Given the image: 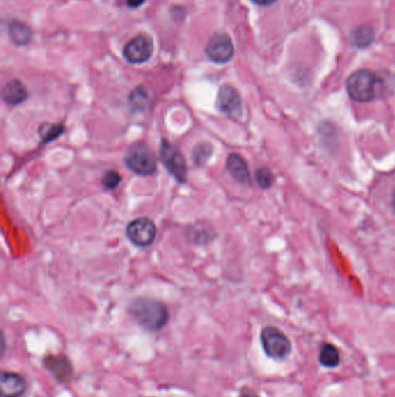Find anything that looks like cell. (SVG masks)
Returning a JSON list of instances; mask_svg holds the SVG:
<instances>
[{
	"label": "cell",
	"instance_id": "obj_1",
	"mask_svg": "<svg viewBox=\"0 0 395 397\" xmlns=\"http://www.w3.org/2000/svg\"><path fill=\"white\" fill-rule=\"evenodd\" d=\"M127 311L136 324L148 332L162 331L169 322L167 305L155 298H134Z\"/></svg>",
	"mask_w": 395,
	"mask_h": 397
},
{
	"label": "cell",
	"instance_id": "obj_2",
	"mask_svg": "<svg viewBox=\"0 0 395 397\" xmlns=\"http://www.w3.org/2000/svg\"><path fill=\"white\" fill-rule=\"evenodd\" d=\"M382 80L369 69H359L347 78V92L356 103H371L378 98Z\"/></svg>",
	"mask_w": 395,
	"mask_h": 397
},
{
	"label": "cell",
	"instance_id": "obj_3",
	"mask_svg": "<svg viewBox=\"0 0 395 397\" xmlns=\"http://www.w3.org/2000/svg\"><path fill=\"white\" fill-rule=\"evenodd\" d=\"M260 341L264 354L277 363L287 360L292 353V344L289 337L273 325H267L261 330Z\"/></svg>",
	"mask_w": 395,
	"mask_h": 397
},
{
	"label": "cell",
	"instance_id": "obj_4",
	"mask_svg": "<svg viewBox=\"0 0 395 397\" xmlns=\"http://www.w3.org/2000/svg\"><path fill=\"white\" fill-rule=\"evenodd\" d=\"M157 156L144 142L135 143L125 156V165L139 176H151L157 171Z\"/></svg>",
	"mask_w": 395,
	"mask_h": 397
},
{
	"label": "cell",
	"instance_id": "obj_5",
	"mask_svg": "<svg viewBox=\"0 0 395 397\" xmlns=\"http://www.w3.org/2000/svg\"><path fill=\"white\" fill-rule=\"evenodd\" d=\"M216 106L219 112L233 121H240L244 115V103L240 93L238 92L235 87H231L228 84L219 87Z\"/></svg>",
	"mask_w": 395,
	"mask_h": 397
},
{
	"label": "cell",
	"instance_id": "obj_6",
	"mask_svg": "<svg viewBox=\"0 0 395 397\" xmlns=\"http://www.w3.org/2000/svg\"><path fill=\"white\" fill-rule=\"evenodd\" d=\"M159 155L166 170L176 182L180 184L187 182V164L183 156L178 149H175V146L166 139H162Z\"/></svg>",
	"mask_w": 395,
	"mask_h": 397
},
{
	"label": "cell",
	"instance_id": "obj_7",
	"mask_svg": "<svg viewBox=\"0 0 395 397\" xmlns=\"http://www.w3.org/2000/svg\"><path fill=\"white\" fill-rule=\"evenodd\" d=\"M125 234L132 244L138 248H148L157 237V225L148 218H137L129 223Z\"/></svg>",
	"mask_w": 395,
	"mask_h": 397
},
{
	"label": "cell",
	"instance_id": "obj_8",
	"mask_svg": "<svg viewBox=\"0 0 395 397\" xmlns=\"http://www.w3.org/2000/svg\"><path fill=\"white\" fill-rule=\"evenodd\" d=\"M42 364L58 384H69L75 374L72 361L65 353H49L44 355Z\"/></svg>",
	"mask_w": 395,
	"mask_h": 397
},
{
	"label": "cell",
	"instance_id": "obj_9",
	"mask_svg": "<svg viewBox=\"0 0 395 397\" xmlns=\"http://www.w3.org/2000/svg\"><path fill=\"white\" fill-rule=\"evenodd\" d=\"M155 51V44L151 37L139 34L132 37L123 49V56L129 63L143 64L151 58Z\"/></svg>",
	"mask_w": 395,
	"mask_h": 397
},
{
	"label": "cell",
	"instance_id": "obj_10",
	"mask_svg": "<svg viewBox=\"0 0 395 397\" xmlns=\"http://www.w3.org/2000/svg\"><path fill=\"white\" fill-rule=\"evenodd\" d=\"M205 53L214 63L224 64L230 62L234 55L233 42L230 35L225 32L214 34L207 44Z\"/></svg>",
	"mask_w": 395,
	"mask_h": 397
},
{
	"label": "cell",
	"instance_id": "obj_11",
	"mask_svg": "<svg viewBox=\"0 0 395 397\" xmlns=\"http://www.w3.org/2000/svg\"><path fill=\"white\" fill-rule=\"evenodd\" d=\"M27 381L25 377L10 371H1L0 393L1 397H21L26 394Z\"/></svg>",
	"mask_w": 395,
	"mask_h": 397
},
{
	"label": "cell",
	"instance_id": "obj_12",
	"mask_svg": "<svg viewBox=\"0 0 395 397\" xmlns=\"http://www.w3.org/2000/svg\"><path fill=\"white\" fill-rule=\"evenodd\" d=\"M226 168H228L230 176L239 182L241 185L252 186V179H250V168L247 162L242 156L239 153H231L226 160Z\"/></svg>",
	"mask_w": 395,
	"mask_h": 397
},
{
	"label": "cell",
	"instance_id": "obj_13",
	"mask_svg": "<svg viewBox=\"0 0 395 397\" xmlns=\"http://www.w3.org/2000/svg\"><path fill=\"white\" fill-rule=\"evenodd\" d=\"M28 98V89L20 80H13L4 87L3 99L10 106H18L26 101Z\"/></svg>",
	"mask_w": 395,
	"mask_h": 397
},
{
	"label": "cell",
	"instance_id": "obj_14",
	"mask_svg": "<svg viewBox=\"0 0 395 397\" xmlns=\"http://www.w3.org/2000/svg\"><path fill=\"white\" fill-rule=\"evenodd\" d=\"M8 35L12 44L23 46L30 44L33 37L30 27L22 21L13 20L8 25Z\"/></svg>",
	"mask_w": 395,
	"mask_h": 397
},
{
	"label": "cell",
	"instance_id": "obj_15",
	"mask_svg": "<svg viewBox=\"0 0 395 397\" xmlns=\"http://www.w3.org/2000/svg\"><path fill=\"white\" fill-rule=\"evenodd\" d=\"M319 363L323 367L333 370L341 363V354L339 348L332 343H323L320 348Z\"/></svg>",
	"mask_w": 395,
	"mask_h": 397
},
{
	"label": "cell",
	"instance_id": "obj_16",
	"mask_svg": "<svg viewBox=\"0 0 395 397\" xmlns=\"http://www.w3.org/2000/svg\"><path fill=\"white\" fill-rule=\"evenodd\" d=\"M350 41L356 48H368L375 41V30L369 26L357 27L351 34Z\"/></svg>",
	"mask_w": 395,
	"mask_h": 397
},
{
	"label": "cell",
	"instance_id": "obj_17",
	"mask_svg": "<svg viewBox=\"0 0 395 397\" xmlns=\"http://www.w3.org/2000/svg\"><path fill=\"white\" fill-rule=\"evenodd\" d=\"M148 103H150L148 91L142 85L132 89V92L129 94V105L134 111L139 112V111L145 110L148 108Z\"/></svg>",
	"mask_w": 395,
	"mask_h": 397
},
{
	"label": "cell",
	"instance_id": "obj_18",
	"mask_svg": "<svg viewBox=\"0 0 395 397\" xmlns=\"http://www.w3.org/2000/svg\"><path fill=\"white\" fill-rule=\"evenodd\" d=\"M188 237L196 244H207L214 239V232L209 227H205V225H196L191 227L188 232Z\"/></svg>",
	"mask_w": 395,
	"mask_h": 397
},
{
	"label": "cell",
	"instance_id": "obj_19",
	"mask_svg": "<svg viewBox=\"0 0 395 397\" xmlns=\"http://www.w3.org/2000/svg\"><path fill=\"white\" fill-rule=\"evenodd\" d=\"M212 155V146L208 142L198 143V146H194L193 153H191V158L195 165H205Z\"/></svg>",
	"mask_w": 395,
	"mask_h": 397
},
{
	"label": "cell",
	"instance_id": "obj_20",
	"mask_svg": "<svg viewBox=\"0 0 395 397\" xmlns=\"http://www.w3.org/2000/svg\"><path fill=\"white\" fill-rule=\"evenodd\" d=\"M64 132V126L60 123H43L39 132L42 137L43 143H49L58 139Z\"/></svg>",
	"mask_w": 395,
	"mask_h": 397
},
{
	"label": "cell",
	"instance_id": "obj_21",
	"mask_svg": "<svg viewBox=\"0 0 395 397\" xmlns=\"http://www.w3.org/2000/svg\"><path fill=\"white\" fill-rule=\"evenodd\" d=\"M255 180H257V185L260 186L262 189H271V186L275 182V176H273V171H271L267 166H261L255 171Z\"/></svg>",
	"mask_w": 395,
	"mask_h": 397
},
{
	"label": "cell",
	"instance_id": "obj_22",
	"mask_svg": "<svg viewBox=\"0 0 395 397\" xmlns=\"http://www.w3.org/2000/svg\"><path fill=\"white\" fill-rule=\"evenodd\" d=\"M121 182H122V177L115 170H109L101 178V185L107 191H114L117 189Z\"/></svg>",
	"mask_w": 395,
	"mask_h": 397
},
{
	"label": "cell",
	"instance_id": "obj_23",
	"mask_svg": "<svg viewBox=\"0 0 395 397\" xmlns=\"http://www.w3.org/2000/svg\"><path fill=\"white\" fill-rule=\"evenodd\" d=\"M145 1L146 0H127V5L131 8H137V7L142 6Z\"/></svg>",
	"mask_w": 395,
	"mask_h": 397
},
{
	"label": "cell",
	"instance_id": "obj_24",
	"mask_svg": "<svg viewBox=\"0 0 395 397\" xmlns=\"http://www.w3.org/2000/svg\"><path fill=\"white\" fill-rule=\"evenodd\" d=\"M252 1L259 6H271L273 4L276 3L277 0H252Z\"/></svg>",
	"mask_w": 395,
	"mask_h": 397
},
{
	"label": "cell",
	"instance_id": "obj_25",
	"mask_svg": "<svg viewBox=\"0 0 395 397\" xmlns=\"http://www.w3.org/2000/svg\"><path fill=\"white\" fill-rule=\"evenodd\" d=\"M391 206H392L393 212L395 213V189L392 192V200H391Z\"/></svg>",
	"mask_w": 395,
	"mask_h": 397
},
{
	"label": "cell",
	"instance_id": "obj_26",
	"mask_svg": "<svg viewBox=\"0 0 395 397\" xmlns=\"http://www.w3.org/2000/svg\"><path fill=\"white\" fill-rule=\"evenodd\" d=\"M240 397H255V396H253V395H250V394H242L241 395Z\"/></svg>",
	"mask_w": 395,
	"mask_h": 397
}]
</instances>
